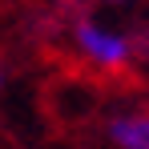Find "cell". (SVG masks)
<instances>
[{
    "label": "cell",
    "mask_w": 149,
    "mask_h": 149,
    "mask_svg": "<svg viewBox=\"0 0 149 149\" xmlns=\"http://www.w3.org/2000/svg\"><path fill=\"white\" fill-rule=\"evenodd\" d=\"M73 40H77V49L85 52L93 65H101V69H125L133 61L129 36H121V32H113L105 24H93V20H81L73 28Z\"/></svg>",
    "instance_id": "obj_1"
},
{
    "label": "cell",
    "mask_w": 149,
    "mask_h": 149,
    "mask_svg": "<svg viewBox=\"0 0 149 149\" xmlns=\"http://www.w3.org/2000/svg\"><path fill=\"white\" fill-rule=\"evenodd\" d=\"M109 141L117 149H149V113H117L109 121Z\"/></svg>",
    "instance_id": "obj_2"
}]
</instances>
